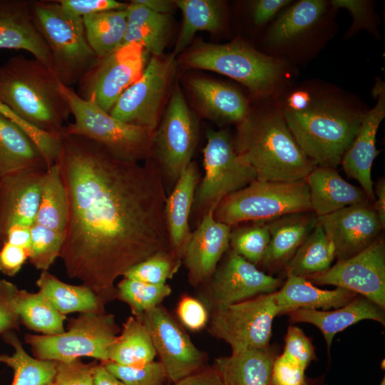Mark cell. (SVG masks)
<instances>
[{
  "mask_svg": "<svg viewBox=\"0 0 385 385\" xmlns=\"http://www.w3.org/2000/svg\"><path fill=\"white\" fill-rule=\"evenodd\" d=\"M56 163L68 200L59 257L68 277L91 288L105 307L115 298L119 277L171 249L164 179L155 162L120 160L78 135H62Z\"/></svg>",
  "mask_w": 385,
  "mask_h": 385,
  "instance_id": "1",
  "label": "cell"
},
{
  "mask_svg": "<svg viewBox=\"0 0 385 385\" xmlns=\"http://www.w3.org/2000/svg\"><path fill=\"white\" fill-rule=\"evenodd\" d=\"M295 141L317 166L336 168L353 142L364 113L329 96L297 92L282 109Z\"/></svg>",
  "mask_w": 385,
  "mask_h": 385,
  "instance_id": "2",
  "label": "cell"
},
{
  "mask_svg": "<svg viewBox=\"0 0 385 385\" xmlns=\"http://www.w3.org/2000/svg\"><path fill=\"white\" fill-rule=\"evenodd\" d=\"M233 141L237 155L252 168L257 180L299 181L317 166L297 145L281 111L249 113L238 123Z\"/></svg>",
  "mask_w": 385,
  "mask_h": 385,
  "instance_id": "3",
  "label": "cell"
},
{
  "mask_svg": "<svg viewBox=\"0 0 385 385\" xmlns=\"http://www.w3.org/2000/svg\"><path fill=\"white\" fill-rule=\"evenodd\" d=\"M0 101L26 123L54 135H63L71 114L55 73L22 55L0 66Z\"/></svg>",
  "mask_w": 385,
  "mask_h": 385,
  "instance_id": "4",
  "label": "cell"
},
{
  "mask_svg": "<svg viewBox=\"0 0 385 385\" xmlns=\"http://www.w3.org/2000/svg\"><path fill=\"white\" fill-rule=\"evenodd\" d=\"M60 92L74 118L73 123L63 127V135L89 138L122 160L139 163L151 158L155 131L113 117L101 109L93 98L83 100L73 87L61 82Z\"/></svg>",
  "mask_w": 385,
  "mask_h": 385,
  "instance_id": "5",
  "label": "cell"
},
{
  "mask_svg": "<svg viewBox=\"0 0 385 385\" xmlns=\"http://www.w3.org/2000/svg\"><path fill=\"white\" fill-rule=\"evenodd\" d=\"M31 9L51 52L53 73L66 86L78 83L98 59L87 41L83 18L56 0H31Z\"/></svg>",
  "mask_w": 385,
  "mask_h": 385,
  "instance_id": "6",
  "label": "cell"
},
{
  "mask_svg": "<svg viewBox=\"0 0 385 385\" xmlns=\"http://www.w3.org/2000/svg\"><path fill=\"white\" fill-rule=\"evenodd\" d=\"M183 62L188 68L230 77L258 96L272 93L284 72L279 61L240 41L224 44L196 43L183 56Z\"/></svg>",
  "mask_w": 385,
  "mask_h": 385,
  "instance_id": "7",
  "label": "cell"
},
{
  "mask_svg": "<svg viewBox=\"0 0 385 385\" xmlns=\"http://www.w3.org/2000/svg\"><path fill=\"white\" fill-rule=\"evenodd\" d=\"M312 211L305 179L295 182L255 180L223 198L214 211L216 220L232 226L270 221L282 215Z\"/></svg>",
  "mask_w": 385,
  "mask_h": 385,
  "instance_id": "8",
  "label": "cell"
},
{
  "mask_svg": "<svg viewBox=\"0 0 385 385\" xmlns=\"http://www.w3.org/2000/svg\"><path fill=\"white\" fill-rule=\"evenodd\" d=\"M120 332L111 314L105 312L81 313L69 321L68 329L56 334H26L24 340L38 359L69 361L88 356L108 361L111 346Z\"/></svg>",
  "mask_w": 385,
  "mask_h": 385,
  "instance_id": "9",
  "label": "cell"
},
{
  "mask_svg": "<svg viewBox=\"0 0 385 385\" xmlns=\"http://www.w3.org/2000/svg\"><path fill=\"white\" fill-rule=\"evenodd\" d=\"M274 292L212 310L207 332L227 343L232 353L268 346L273 320L282 314Z\"/></svg>",
  "mask_w": 385,
  "mask_h": 385,
  "instance_id": "10",
  "label": "cell"
},
{
  "mask_svg": "<svg viewBox=\"0 0 385 385\" xmlns=\"http://www.w3.org/2000/svg\"><path fill=\"white\" fill-rule=\"evenodd\" d=\"M203 165L205 174L197 187L192 205L202 215L215 209L228 195L257 180L252 168L237 155L226 130H207Z\"/></svg>",
  "mask_w": 385,
  "mask_h": 385,
  "instance_id": "11",
  "label": "cell"
},
{
  "mask_svg": "<svg viewBox=\"0 0 385 385\" xmlns=\"http://www.w3.org/2000/svg\"><path fill=\"white\" fill-rule=\"evenodd\" d=\"M197 118L176 85L165 115L155 130L153 154L162 176L175 183L192 162L198 139Z\"/></svg>",
  "mask_w": 385,
  "mask_h": 385,
  "instance_id": "12",
  "label": "cell"
},
{
  "mask_svg": "<svg viewBox=\"0 0 385 385\" xmlns=\"http://www.w3.org/2000/svg\"><path fill=\"white\" fill-rule=\"evenodd\" d=\"M148 53L140 43H130L98 58L78 82L77 94L83 100L93 98L110 113L121 94L141 77Z\"/></svg>",
  "mask_w": 385,
  "mask_h": 385,
  "instance_id": "13",
  "label": "cell"
},
{
  "mask_svg": "<svg viewBox=\"0 0 385 385\" xmlns=\"http://www.w3.org/2000/svg\"><path fill=\"white\" fill-rule=\"evenodd\" d=\"M175 68L173 54L153 56L141 77L121 94L109 113L123 122L155 131Z\"/></svg>",
  "mask_w": 385,
  "mask_h": 385,
  "instance_id": "14",
  "label": "cell"
},
{
  "mask_svg": "<svg viewBox=\"0 0 385 385\" xmlns=\"http://www.w3.org/2000/svg\"><path fill=\"white\" fill-rule=\"evenodd\" d=\"M313 284L334 285L362 296L385 309V244L380 235L369 247L305 277Z\"/></svg>",
  "mask_w": 385,
  "mask_h": 385,
  "instance_id": "15",
  "label": "cell"
},
{
  "mask_svg": "<svg viewBox=\"0 0 385 385\" xmlns=\"http://www.w3.org/2000/svg\"><path fill=\"white\" fill-rule=\"evenodd\" d=\"M206 282L202 303L211 311L260 294L277 291L280 278L260 270L231 250Z\"/></svg>",
  "mask_w": 385,
  "mask_h": 385,
  "instance_id": "16",
  "label": "cell"
},
{
  "mask_svg": "<svg viewBox=\"0 0 385 385\" xmlns=\"http://www.w3.org/2000/svg\"><path fill=\"white\" fill-rule=\"evenodd\" d=\"M138 318L148 332L171 383L204 368L205 354L197 348L165 308L157 306Z\"/></svg>",
  "mask_w": 385,
  "mask_h": 385,
  "instance_id": "17",
  "label": "cell"
},
{
  "mask_svg": "<svg viewBox=\"0 0 385 385\" xmlns=\"http://www.w3.org/2000/svg\"><path fill=\"white\" fill-rule=\"evenodd\" d=\"M317 222L334 243L337 260H346L366 249L383 229L371 202L317 217Z\"/></svg>",
  "mask_w": 385,
  "mask_h": 385,
  "instance_id": "18",
  "label": "cell"
},
{
  "mask_svg": "<svg viewBox=\"0 0 385 385\" xmlns=\"http://www.w3.org/2000/svg\"><path fill=\"white\" fill-rule=\"evenodd\" d=\"M214 211L210 209L202 215L183 252L182 260L192 286L206 283L230 249L232 227L216 220Z\"/></svg>",
  "mask_w": 385,
  "mask_h": 385,
  "instance_id": "19",
  "label": "cell"
},
{
  "mask_svg": "<svg viewBox=\"0 0 385 385\" xmlns=\"http://www.w3.org/2000/svg\"><path fill=\"white\" fill-rule=\"evenodd\" d=\"M46 170L14 174L0 180V245L13 225L31 227L38 209L41 185Z\"/></svg>",
  "mask_w": 385,
  "mask_h": 385,
  "instance_id": "20",
  "label": "cell"
},
{
  "mask_svg": "<svg viewBox=\"0 0 385 385\" xmlns=\"http://www.w3.org/2000/svg\"><path fill=\"white\" fill-rule=\"evenodd\" d=\"M379 88L376 105L364 113L357 134L341 161L346 174L358 181L371 202L374 200L371 168L378 154L376 135L378 128L385 117L384 85H381Z\"/></svg>",
  "mask_w": 385,
  "mask_h": 385,
  "instance_id": "21",
  "label": "cell"
},
{
  "mask_svg": "<svg viewBox=\"0 0 385 385\" xmlns=\"http://www.w3.org/2000/svg\"><path fill=\"white\" fill-rule=\"evenodd\" d=\"M0 49L26 51L53 72L51 52L33 19L31 1L0 0Z\"/></svg>",
  "mask_w": 385,
  "mask_h": 385,
  "instance_id": "22",
  "label": "cell"
},
{
  "mask_svg": "<svg viewBox=\"0 0 385 385\" xmlns=\"http://www.w3.org/2000/svg\"><path fill=\"white\" fill-rule=\"evenodd\" d=\"M317 222L313 211L289 213L268 221L270 240L260 266L268 272L284 270Z\"/></svg>",
  "mask_w": 385,
  "mask_h": 385,
  "instance_id": "23",
  "label": "cell"
},
{
  "mask_svg": "<svg viewBox=\"0 0 385 385\" xmlns=\"http://www.w3.org/2000/svg\"><path fill=\"white\" fill-rule=\"evenodd\" d=\"M385 309L369 299L357 295L346 305L334 310L297 309L287 313L292 322H307L322 332L328 350L334 335L364 319L385 324Z\"/></svg>",
  "mask_w": 385,
  "mask_h": 385,
  "instance_id": "24",
  "label": "cell"
},
{
  "mask_svg": "<svg viewBox=\"0 0 385 385\" xmlns=\"http://www.w3.org/2000/svg\"><path fill=\"white\" fill-rule=\"evenodd\" d=\"M312 210L317 217L371 202L361 187L343 179L336 168L315 166L306 177Z\"/></svg>",
  "mask_w": 385,
  "mask_h": 385,
  "instance_id": "25",
  "label": "cell"
},
{
  "mask_svg": "<svg viewBox=\"0 0 385 385\" xmlns=\"http://www.w3.org/2000/svg\"><path fill=\"white\" fill-rule=\"evenodd\" d=\"M199 173L191 162L182 172L165 204V220L171 250L182 259L190 236L189 218L198 184Z\"/></svg>",
  "mask_w": 385,
  "mask_h": 385,
  "instance_id": "26",
  "label": "cell"
},
{
  "mask_svg": "<svg viewBox=\"0 0 385 385\" xmlns=\"http://www.w3.org/2000/svg\"><path fill=\"white\" fill-rule=\"evenodd\" d=\"M190 88L202 113L218 122H242L248 115L246 98L234 87L222 82L194 78Z\"/></svg>",
  "mask_w": 385,
  "mask_h": 385,
  "instance_id": "27",
  "label": "cell"
},
{
  "mask_svg": "<svg viewBox=\"0 0 385 385\" xmlns=\"http://www.w3.org/2000/svg\"><path fill=\"white\" fill-rule=\"evenodd\" d=\"M286 281L274 292L277 304L282 314L297 309L329 310L342 307L358 294L337 287L334 290L322 289L304 277L287 274Z\"/></svg>",
  "mask_w": 385,
  "mask_h": 385,
  "instance_id": "28",
  "label": "cell"
},
{
  "mask_svg": "<svg viewBox=\"0 0 385 385\" xmlns=\"http://www.w3.org/2000/svg\"><path fill=\"white\" fill-rule=\"evenodd\" d=\"M276 356L273 348L268 346L218 357L212 366L223 385H271Z\"/></svg>",
  "mask_w": 385,
  "mask_h": 385,
  "instance_id": "29",
  "label": "cell"
},
{
  "mask_svg": "<svg viewBox=\"0 0 385 385\" xmlns=\"http://www.w3.org/2000/svg\"><path fill=\"white\" fill-rule=\"evenodd\" d=\"M46 170L45 160L31 139L0 113V180L17 173Z\"/></svg>",
  "mask_w": 385,
  "mask_h": 385,
  "instance_id": "30",
  "label": "cell"
},
{
  "mask_svg": "<svg viewBox=\"0 0 385 385\" xmlns=\"http://www.w3.org/2000/svg\"><path fill=\"white\" fill-rule=\"evenodd\" d=\"M123 44L138 43L153 56H162L168 43L172 18L155 13L133 0L128 3Z\"/></svg>",
  "mask_w": 385,
  "mask_h": 385,
  "instance_id": "31",
  "label": "cell"
},
{
  "mask_svg": "<svg viewBox=\"0 0 385 385\" xmlns=\"http://www.w3.org/2000/svg\"><path fill=\"white\" fill-rule=\"evenodd\" d=\"M327 5L322 0H301L287 7L270 29L269 44L286 47L302 40L319 24Z\"/></svg>",
  "mask_w": 385,
  "mask_h": 385,
  "instance_id": "32",
  "label": "cell"
},
{
  "mask_svg": "<svg viewBox=\"0 0 385 385\" xmlns=\"http://www.w3.org/2000/svg\"><path fill=\"white\" fill-rule=\"evenodd\" d=\"M39 292L61 314L105 312L95 292L88 287L73 285L58 279L48 271H41L36 280Z\"/></svg>",
  "mask_w": 385,
  "mask_h": 385,
  "instance_id": "33",
  "label": "cell"
},
{
  "mask_svg": "<svg viewBox=\"0 0 385 385\" xmlns=\"http://www.w3.org/2000/svg\"><path fill=\"white\" fill-rule=\"evenodd\" d=\"M155 356L145 325L139 318L130 316L109 349L108 361L125 366H140L154 361Z\"/></svg>",
  "mask_w": 385,
  "mask_h": 385,
  "instance_id": "34",
  "label": "cell"
},
{
  "mask_svg": "<svg viewBox=\"0 0 385 385\" xmlns=\"http://www.w3.org/2000/svg\"><path fill=\"white\" fill-rule=\"evenodd\" d=\"M183 14V23L172 53L175 56L191 43L200 31L215 32L222 25V2L217 0H175Z\"/></svg>",
  "mask_w": 385,
  "mask_h": 385,
  "instance_id": "35",
  "label": "cell"
},
{
  "mask_svg": "<svg viewBox=\"0 0 385 385\" xmlns=\"http://www.w3.org/2000/svg\"><path fill=\"white\" fill-rule=\"evenodd\" d=\"M4 342L13 348L11 356L0 355V362L14 371L11 385H51L56 374V361L38 359L31 356L24 349L14 331L1 335Z\"/></svg>",
  "mask_w": 385,
  "mask_h": 385,
  "instance_id": "36",
  "label": "cell"
},
{
  "mask_svg": "<svg viewBox=\"0 0 385 385\" xmlns=\"http://www.w3.org/2000/svg\"><path fill=\"white\" fill-rule=\"evenodd\" d=\"M336 258L334 243L317 222L314 228L285 266L286 275L302 277L324 272Z\"/></svg>",
  "mask_w": 385,
  "mask_h": 385,
  "instance_id": "37",
  "label": "cell"
},
{
  "mask_svg": "<svg viewBox=\"0 0 385 385\" xmlns=\"http://www.w3.org/2000/svg\"><path fill=\"white\" fill-rule=\"evenodd\" d=\"M14 307L20 324L29 329L48 335L65 331L66 316L58 312L39 292L33 293L18 289Z\"/></svg>",
  "mask_w": 385,
  "mask_h": 385,
  "instance_id": "38",
  "label": "cell"
},
{
  "mask_svg": "<svg viewBox=\"0 0 385 385\" xmlns=\"http://www.w3.org/2000/svg\"><path fill=\"white\" fill-rule=\"evenodd\" d=\"M68 200L64 184L56 163L45 172L35 222L64 235Z\"/></svg>",
  "mask_w": 385,
  "mask_h": 385,
  "instance_id": "39",
  "label": "cell"
},
{
  "mask_svg": "<svg viewBox=\"0 0 385 385\" xmlns=\"http://www.w3.org/2000/svg\"><path fill=\"white\" fill-rule=\"evenodd\" d=\"M87 41L98 58L122 45L127 24V11L115 10L83 17Z\"/></svg>",
  "mask_w": 385,
  "mask_h": 385,
  "instance_id": "40",
  "label": "cell"
},
{
  "mask_svg": "<svg viewBox=\"0 0 385 385\" xmlns=\"http://www.w3.org/2000/svg\"><path fill=\"white\" fill-rule=\"evenodd\" d=\"M115 288V298L126 303L133 316L138 318L146 311L159 306L172 292L167 284H153L124 277Z\"/></svg>",
  "mask_w": 385,
  "mask_h": 385,
  "instance_id": "41",
  "label": "cell"
},
{
  "mask_svg": "<svg viewBox=\"0 0 385 385\" xmlns=\"http://www.w3.org/2000/svg\"><path fill=\"white\" fill-rule=\"evenodd\" d=\"M270 240L268 221L237 226L230 234V250L255 265H260Z\"/></svg>",
  "mask_w": 385,
  "mask_h": 385,
  "instance_id": "42",
  "label": "cell"
},
{
  "mask_svg": "<svg viewBox=\"0 0 385 385\" xmlns=\"http://www.w3.org/2000/svg\"><path fill=\"white\" fill-rule=\"evenodd\" d=\"M181 257L171 249L158 252L127 270L123 277L153 284H166L178 270Z\"/></svg>",
  "mask_w": 385,
  "mask_h": 385,
  "instance_id": "43",
  "label": "cell"
},
{
  "mask_svg": "<svg viewBox=\"0 0 385 385\" xmlns=\"http://www.w3.org/2000/svg\"><path fill=\"white\" fill-rule=\"evenodd\" d=\"M64 235L34 222L31 227L29 261L37 270L48 271L59 257Z\"/></svg>",
  "mask_w": 385,
  "mask_h": 385,
  "instance_id": "44",
  "label": "cell"
},
{
  "mask_svg": "<svg viewBox=\"0 0 385 385\" xmlns=\"http://www.w3.org/2000/svg\"><path fill=\"white\" fill-rule=\"evenodd\" d=\"M101 363L108 372L126 385H164L168 379L165 369L160 361L140 366H125L110 361Z\"/></svg>",
  "mask_w": 385,
  "mask_h": 385,
  "instance_id": "45",
  "label": "cell"
},
{
  "mask_svg": "<svg viewBox=\"0 0 385 385\" xmlns=\"http://www.w3.org/2000/svg\"><path fill=\"white\" fill-rule=\"evenodd\" d=\"M0 113L16 123L31 139L41 153L47 169L56 163L61 150L62 135L42 131L26 123L1 101Z\"/></svg>",
  "mask_w": 385,
  "mask_h": 385,
  "instance_id": "46",
  "label": "cell"
},
{
  "mask_svg": "<svg viewBox=\"0 0 385 385\" xmlns=\"http://www.w3.org/2000/svg\"><path fill=\"white\" fill-rule=\"evenodd\" d=\"M96 361L83 363L80 359L57 361L52 385H95Z\"/></svg>",
  "mask_w": 385,
  "mask_h": 385,
  "instance_id": "47",
  "label": "cell"
},
{
  "mask_svg": "<svg viewBox=\"0 0 385 385\" xmlns=\"http://www.w3.org/2000/svg\"><path fill=\"white\" fill-rule=\"evenodd\" d=\"M282 354L291 361L306 369L315 359L312 341L298 327L290 325L287 329Z\"/></svg>",
  "mask_w": 385,
  "mask_h": 385,
  "instance_id": "48",
  "label": "cell"
},
{
  "mask_svg": "<svg viewBox=\"0 0 385 385\" xmlns=\"http://www.w3.org/2000/svg\"><path fill=\"white\" fill-rule=\"evenodd\" d=\"M176 312L180 323L190 331L202 329L209 320L205 305L200 300L188 295L180 298Z\"/></svg>",
  "mask_w": 385,
  "mask_h": 385,
  "instance_id": "49",
  "label": "cell"
},
{
  "mask_svg": "<svg viewBox=\"0 0 385 385\" xmlns=\"http://www.w3.org/2000/svg\"><path fill=\"white\" fill-rule=\"evenodd\" d=\"M17 289L14 283L0 278V336L19 329L20 322L14 307Z\"/></svg>",
  "mask_w": 385,
  "mask_h": 385,
  "instance_id": "50",
  "label": "cell"
},
{
  "mask_svg": "<svg viewBox=\"0 0 385 385\" xmlns=\"http://www.w3.org/2000/svg\"><path fill=\"white\" fill-rule=\"evenodd\" d=\"M68 12L83 18L101 12L125 10L128 3L115 0H56Z\"/></svg>",
  "mask_w": 385,
  "mask_h": 385,
  "instance_id": "51",
  "label": "cell"
},
{
  "mask_svg": "<svg viewBox=\"0 0 385 385\" xmlns=\"http://www.w3.org/2000/svg\"><path fill=\"white\" fill-rule=\"evenodd\" d=\"M305 370L282 354L278 355L273 363L271 385H304Z\"/></svg>",
  "mask_w": 385,
  "mask_h": 385,
  "instance_id": "52",
  "label": "cell"
},
{
  "mask_svg": "<svg viewBox=\"0 0 385 385\" xmlns=\"http://www.w3.org/2000/svg\"><path fill=\"white\" fill-rule=\"evenodd\" d=\"M332 5L336 9H346L353 16V24L349 32L353 34L361 29L375 31L371 3L361 0H333Z\"/></svg>",
  "mask_w": 385,
  "mask_h": 385,
  "instance_id": "53",
  "label": "cell"
},
{
  "mask_svg": "<svg viewBox=\"0 0 385 385\" xmlns=\"http://www.w3.org/2000/svg\"><path fill=\"white\" fill-rule=\"evenodd\" d=\"M28 260V250L9 242H4L0 248V272L14 277Z\"/></svg>",
  "mask_w": 385,
  "mask_h": 385,
  "instance_id": "54",
  "label": "cell"
},
{
  "mask_svg": "<svg viewBox=\"0 0 385 385\" xmlns=\"http://www.w3.org/2000/svg\"><path fill=\"white\" fill-rule=\"evenodd\" d=\"M289 0H257L251 4L253 21L257 26H262L270 21L282 8L290 4Z\"/></svg>",
  "mask_w": 385,
  "mask_h": 385,
  "instance_id": "55",
  "label": "cell"
},
{
  "mask_svg": "<svg viewBox=\"0 0 385 385\" xmlns=\"http://www.w3.org/2000/svg\"><path fill=\"white\" fill-rule=\"evenodd\" d=\"M169 385H223L220 376L216 369L202 368L198 371L184 377Z\"/></svg>",
  "mask_w": 385,
  "mask_h": 385,
  "instance_id": "56",
  "label": "cell"
},
{
  "mask_svg": "<svg viewBox=\"0 0 385 385\" xmlns=\"http://www.w3.org/2000/svg\"><path fill=\"white\" fill-rule=\"evenodd\" d=\"M4 242H9L29 252L31 227L21 224L11 225L6 232Z\"/></svg>",
  "mask_w": 385,
  "mask_h": 385,
  "instance_id": "57",
  "label": "cell"
},
{
  "mask_svg": "<svg viewBox=\"0 0 385 385\" xmlns=\"http://www.w3.org/2000/svg\"><path fill=\"white\" fill-rule=\"evenodd\" d=\"M374 200L372 202L381 227H385V180L384 178L378 180L374 185Z\"/></svg>",
  "mask_w": 385,
  "mask_h": 385,
  "instance_id": "58",
  "label": "cell"
},
{
  "mask_svg": "<svg viewBox=\"0 0 385 385\" xmlns=\"http://www.w3.org/2000/svg\"><path fill=\"white\" fill-rule=\"evenodd\" d=\"M148 9L158 14H170L175 8L174 1L170 0H133Z\"/></svg>",
  "mask_w": 385,
  "mask_h": 385,
  "instance_id": "59",
  "label": "cell"
},
{
  "mask_svg": "<svg viewBox=\"0 0 385 385\" xmlns=\"http://www.w3.org/2000/svg\"><path fill=\"white\" fill-rule=\"evenodd\" d=\"M95 385H126L123 381L115 377L108 372L104 366L100 362L94 371Z\"/></svg>",
  "mask_w": 385,
  "mask_h": 385,
  "instance_id": "60",
  "label": "cell"
},
{
  "mask_svg": "<svg viewBox=\"0 0 385 385\" xmlns=\"http://www.w3.org/2000/svg\"><path fill=\"white\" fill-rule=\"evenodd\" d=\"M304 385H327L324 381V376L317 378H306Z\"/></svg>",
  "mask_w": 385,
  "mask_h": 385,
  "instance_id": "61",
  "label": "cell"
},
{
  "mask_svg": "<svg viewBox=\"0 0 385 385\" xmlns=\"http://www.w3.org/2000/svg\"><path fill=\"white\" fill-rule=\"evenodd\" d=\"M379 385H385V377H383L381 383L379 384Z\"/></svg>",
  "mask_w": 385,
  "mask_h": 385,
  "instance_id": "62",
  "label": "cell"
},
{
  "mask_svg": "<svg viewBox=\"0 0 385 385\" xmlns=\"http://www.w3.org/2000/svg\"><path fill=\"white\" fill-rule=\"evenodd\" d=\"M0 248H1V245H0Z\"/></svg>",
  "mask_w": 385,
  "mask_h": 385,
  "instance_id": "63",
  "label": "cell"
},
{
  "mask_svg": "<svg viewBox=\"0 0 385 385\" xmlns=\"http://www.w3.org/2000/svg\"><path fill=\"white\" fill-rule=\"evenodd\" d=\"M52 385V384H51Z\"/></svg>",
  "mask_w": 385,
  "mask_h": 385,
  "instance_id": "64",
  "label": "cell"
}]
</instances>
